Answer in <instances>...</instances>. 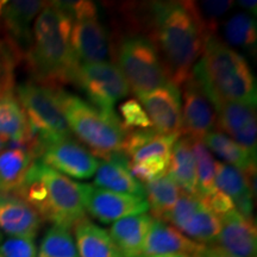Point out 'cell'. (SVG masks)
<instances>
[{"label":"cell","mask_w":257,"mask_h":257,"mask_svg":"<svg viewBox=\"0 0 257 257\" xmlns=\"http://www.w3.org/2000/svg\"><path fill=\"white\" fill-rule=\"evenodd\" d=\"M144 22L167 78L180 88L202 54L205 40L198 22L185 2L152 3Z\"/></svg>","instance_id":"cell-1"},{"label":"cell","mask_w":257,"mask_h":257,"mask_svg":"<svg viewBox=\"0 0 257 257\" xmlns=\"http://www.w3.org/2000/svg\"><path fill=\"white\" fill-rule=\"evenodd\" d=\"M72 18L61 2L47 3L32 25V42L25 56L37 83L62 87L72 82L79 63L74 56Z\"/></svg>","instance_id":"cell-2"},{"label":"cell","mask_w":257,"mask_h":257,"mask_svg":"<svg viewBox=\"0 0 257 257\" xmlns=\"http://www.w3.org/2000/svg\"><path fill=\"white\" fill-rule=\"evenodd\" d=\"M12 194L23 199L42 220L49 221L53 226L70 230L86 217L83 184L51 169L41 160L32 162Z\"/></svg>","instance_id":"cell-3"},{"label":"cell","mask_w":257,"mask_h":257,"mask_svg":"<svg viewBox=\"0 0 257 257\" xmlns=\"http://www.w3.org/2000/svg\"><path fill=\"white\" fill-rule=\"evenodd\" d=\"M191 76L204 93L256 107V79L248 61L217 35L205 40Z\"/></svg>","instance_id":"cell-4"},{"label":"cell","mask_w":257,"mask_h":257,"mask_svg":"<svg viewBox=\"0 0 257 257\" xmlns=\"http://www.w3.org/2000/svg\"><path fill=\"white\" fill-rule=\"evenodd\" d=\"M56 94L72 134L91 148L93 155L110 160L123 154L126 131L117 113H106L62 87H56Z\"/></svg>","instance_id":"cell-5"},{"label":"cell","mask_w":257,"mask_h":257,"mask_svg":"<svg viewBox=\"0 0 257 257\" xmlns=\"http://www.w3.org/2000/svg\"><path fill=\"white\" fill-rule=\"evenodd\" d=\"M112 59L138 98L170 83L155 46L144 34L131 32L117 40Z\"/></svg>","instance_id":"cell-6"},{"label":"cell","mask_w":257,"mask_h":257,"mask_svg":"<svg viewBox=\"0 0 257 257\" xmlns=\"http://www.w3.org/2000/svg\"><path fill=\"white\" fill-rule=\"evenodd\" d=\"M16 93L41 155L49 144L72 138L73 134L57 99L56 87L25 82L18 86Z\"/></svg>","instance_id":"cell-7"},{"label":"cell","mask_w":257,"mask_h":257,"mask_svg":"<svg viewBox=\"0 0 257 257\" xmlns=\"http://www.w3.org/2000/svg\"><path fill=\"white\" fill-rule=\"evenodd\" d=\"M72 18V48L78 63L105 62L112 57L108 31L99 19L93 2H61Z\"/></svg>","instance_id":"cell-8"},{"label":"cell","mask_w":257,"mask_h":257,"mask_svg":"<svg viewBox=\"0 0 257 257\" xmlns=\"http://www.w3.org/2000/svg\"><path fill=\"white\" fill-rule=\"evenodd\" d=\"M72 82L85 93L89 104L108 114H115V104L130 93L119 68L108 61L80 63Z\"/></svg>","instance_id":"cell-9"},{"label":"cell","mask_w":257,"mask_h":257,"mask_svg":"<svg viewBox=\"0 0 257 257\" xmlns=\"http://www.w3.org/2000/svg\"><path fill=\"white\" fill-rule=\"evenodd\" d=\"M217 115V127L250 153L256 155V107L238 101L225 100L205 93Z\"/></svg>","instance_id":"cell-10"},{"label":"cell","mask_w":257,"mask_h":257,"mask_svg":"<svg viewBox=\"0 0 257 257\" xmlns=\"http://www.w3.org/2000/svg\"><path fill=\"white\" fill-rule=\"evenodd\" d=\"M86 212L102 224H113L123 218L149 211L146 198L123 194L83 184Z\"/></svg>","instance_id":"cell-11"},{"label":"cell","mask_w":257,"mask_h":257,"mask_svg":"<svg viewBox=\"0 0 257 257\" xmlns=\"http://www.w3.org/2000/svg\"><path fill=\"white\" fill-rule=\"evenodd\" d=\"M40 160L64 176L81 180L94 176L100 163L88 149L73 138L49 144L43 150Z\"/></svg>","instance_id":"cell-12"},{"label":"cell","mask_w":257,"mask_h":257,"mask_svg":"<svg viewBox=\"0 0 257 257\" xmlns=\"http://www.w3.org/2000/svg\"><path fill=\"white\" fill-rule=\"evenodd\" d=\"M142 107L159 135H181V99L180 91L173 83L141 95Z\"/></svg>","instance_id":"cell-13"},{"label":"cell","mask_w":257,"mask_h":257,"mask_svg":"<svg viewBox=\"0 0 257 257\" xmlns=\"http://www.w3.org/2000/svg\"><path fill=\"white\" fill-rule=\"evenodd\" d=\"M181 88L184 100L181 105L182 136L202 140L213 128L216 130V112L200 86L191 75Z\"/></svg>","instance_id":"cell-14"},{"label":"cell","mask_w":257,"mask_h":257,"mask_svg":"<svg viewBox=\"0 0 257 257\" xmlns=\"http://www.w3.org/2000/svg\"><path fill=\"white\" fill-rule=\"evenodd\" d=\"M47 3L40 0L6 2L3 10V27L16 55L27 56L32 42V23Z\"/></svg>","instance_id":"cell-15"},{"label":"cell","mask_w":257,"mask_h":257,"mask_svg":"<svg viewBox=\"0 0 257 257\" xmlns=\"http://www.w3.org/2000/svg\"><path fill=\"white\" fill-rule=\"evenodd\" d=\"M219 218L220 232L214 244L238 257H257L255 220L236 208Z\"/></svg>","instance_id":"cell-16"},{"label":"cell","mask_w":257,"mask_h":257,"mask_svg":"<svg viewBox=\"0 0 257 257\" xmlns=\"http://www.w3.org/2000/svg\"><path fill=\"white\" fill-rule=\"evenodd\" d=\"M37 212L12 193L0 192V231L11 237L35 238L42 224Z\"/></svg>","instance_id":"cell-17"},{"label":"cell","mask_w":257,"mask_h":257,"mask_svg":"<svg viewBox=\"0 0 257 257\" xmlns=\"http://www.w3.org/2000/svg\"><path fill=\"white\" fill-rule=\"evenodd\" d=\"M202 244L189 239L181 231L166 221L154 218L144 243L143 257L153 255H184L193 257Z\"/></svg>","instance_id":"cell-18"},{"label":"cell","mask_w":257,"mask_h":257,"mask_svg":"<svg viewBox=\"0 0 257 257\" xmlns=\"http://www.w3.org/2000/svg\"><path fill=\"white\" fill-rule=\"evenodd\" d=\"M128 159L124 154H115L110 160L99 163L93 186L123 194L146 197L144 185L141 184L127 168Z\"/></svg>","instance_id":"cell-19"},{"label":"cell","mask_w":257,"mask_h":257,"mask_svg":"<svg viewBox=\"0 0 257 257\" xmlns=\"http://www.w3.org/2000/svg\"><path fill=\"white\" fill-rule=\"evenodd\" d=\"M150 214H135L114 221L111 225V238L124 257H143L144 243L152 227Z\"/></svg>","instance_id":"cell-20"},{"label":"cell","mask_w":257,"mask_h":257,"mask_svg":"<svg viewBox=\"0 0 257 257\" xmlns=\"http://www.w3.org/2000/svg\"><path fill=\"white\" fill-rule=\"evenodd\" d=\"M74 240L79 257H124L107 230L88 219H80L74 225Z\"/></svg>","instance_id":"cell-21"},{"label":"cell","mask_w":257,"mask_h":257,"mask_svg":"<svg viewBox=\"0 0 257 257\" xmlns=\"http://www.w3.org/2000/svg\"><path fill=\"white\" fill-rule=\"evenodd\" d=\"M0 137L6 141L27 144L32 156L36 155V143L23 108L14 94L0 98Z\"/></svg>","instance_id":"cell-22"},{"label":"cell","mask_w":257,"mask_h":257,"mask_svg":"<svg viewBox=\"0 0 257 257\" xmlns=\"http://www.w3.org/2000/svg\"><path fill=\"white\" fill-rule=\"evenodd\" d=\"M167 174L182 192L197 195V163L189 137L181 136L175 142Z\"/></svg>","instance_id":"cell-23"},{"label":"cell","mask_w":257,"mask_h":257,"mask_svg":"<svg viewBox=\"0 0 257 257\" xmlns=\"http://www.w3.org/2000/svg\"><path fill=\"white\" fill-rule=\"evenodd\" d=\"M216 188L232 200L236 210L243 216L252 218V194L243 172L225 163H217Z\"/></svg>","instance_id":"cell-24"},{"label":"cell","mask_w":257,"mask_h":257,"mask_svg":"<svg viewBox=\"0 0 257 257\" xmlns=\"http://www.w3.org/2000/svg\"><path fill=\"white\" fill-rule=\"evenodd\" d=\"M202 142L211 153L224 161L225 165L232 166L239 169L240 172H245L250 167L256 165L255 154L250 153L249 150L234 142L232 138L217 128L205 135Z\"/></svg>","instance_id":"cell-25"},{"label":"cell","mask_w":257,"mask_h":257,"mask_svg":"<svg viewBox=\"0 0 257 257\" xmlns=\"http://www.w3.org/2000/svg\"><path fill=\"white\" fill-rule=\"evenodd\" d=\"M146 201L148 207L152 211L153 218L165 220L168 213L174 207L180 195L182 194L181 188L173 181L168 174L160 176L149 184L144 185Z\"/></svg>","instance_id":"cell-26"},{"label":"cell","mask_w":257,"mask_h":257,"mask_svg":"<svg viewBox=\"0 0 257 257\" xmlns=\"http://www.w3.org/2000/svg\"><path fill=\"white\" fill-rule=\"evenodd\" d=\"M225 43L230 48H239L255 53L257 41L256 21L246 12L231 16L223 25Z\"/></svg>","instance_id":"cell-27"},{"label":"cell","mask_w":257,"mask_h":257,"mask_svg":"<svg viewBox=\"0 0 257 257\" xmlns=\"http://www.w3.org/2000/svg\"><path fill=\"white\" fill-rule=\"evenodd\" d=\"M35 159L22 149H5L0 153V180L5 193H12L23 181Z\"/></svg>","instance_id":"cell-28"},{"label":"cell","mask_w":257,"mask_h":257,"mask_svg":"<svg viewBox=\"0 0 257 257\" xmlns=\"http://www.w3.org/2000/svg\"><path fill=\"white\" fill-rule=\"evenodd\" d=\"M191 146L197 163V197L204 198L216 191L217 163L202 140L191 138Z\"/></svg>","instance_id":"cell-29"},{"label":"cell","mask_w":257,"mask_h":257,"mask_svg":"<svg viewBox=\"0 0 257 257\" xmlns=\"http://www.w3.org/2000/svg\"><path fill=\"white\" fill-rule=\"evenodd\" d=\"M187 8L194 16L202 32L204 40L216 31L220 19L230 11L233 6L232 0H205V2H185Z\"/></svg>","instance_id":"cell-30"},{"label":"cell","mask_w":257,"mask_h":257,"mask_svg":"<svg viewBox=\"0 0 257 257\" xmlns=\"http://www.w3.org/2000/svg\"><path fill=\"white\" fill-rule=\"evenodd\" d=\"M220 218L201 201L200 207L193 214L192 219L182 230V233L202 245H211L216 243L220 232Z\"/></svg>","instance_id":"cell-31"},{"label":"cell","mask_w":257,"mask_h":257,"mask_svg":"<svg viewBox=\"0 0 257 257\" xmlns=\"http://www.w3.org/2000/svg\"><path fill=\"white\" fill-rule=\"evenodd\" d=\"M37 257H79L75 240L69 230L51 226L42 239Z\"/></svg>","instance_id":"cell-32"},{"label":"cell","mask_w":257,"mask_h":257,"mask_svg":"<svg viewBox=\"0 0 257 257\" xmlns=\"http://www.w3.org/2000/svg\"><path fill=\"white\" fill-rule=\"evenodd\" d=\"M181 135H159L137 149L130 156L131 162H142L147 160H170L173 147Z\"/></svg>","instance_id":"cell-33"},{"label":"cell","mask_w":257,"mask_h":257,"mask_svg":"<svg viewBox=\"0 0 257 257\" xmlns=\"http://www.w3.org/2000/svg\"><path fill=\"white\" fill-rule=\"evenodd\" d=\"M119 111V120L121 126L126 133L135 130H148L153 128V124L144 111L142 105L136 99H128L121 102L118 107Z\"/></svg>","instance_id":"cell-34"},{"label":"cell","mask_w":257,"mask_h":257,"mask_svg":"<svg viewBox=\"0 0 257 257\" xmlns=\"http://www.w3.org/2000/svg\"><path fill=\"white\" fill-rule=\"evenodd\" d=\"M200 205L201 200L197 195L187 194V193L182 192V194L180 195L179 200L176 201L174 207L172 208V211L169 212L168 216L166 217V219L163 221L170 224L175 229L182 232V230L185 229L188 221L192 219L193 214L197 212Z\"/></svg>","instance_id":"cell-35"},{"label":"cell","mask_w":257,"mask_h":257,"mask_svg":"<svg viewBox=\"0 0 257 257\" xmlns=\"http://www.w3.org/2000/svg\"><path fill=\"white\" fill-rule=\"evenodd\" d=\"M169 161L147 160L142 162H127V168L141 184H149L160 176L167 174Z\"/></svg>","instance_id":"cell-36"},{"label":"cell","mask_w":257,"mask_h":257,"mask_svg":"<svg viewBox=\"0 0 257 257\" xmlns=\"http://www.w3.org/2000/svg\"><path fill=\"white\" fill-rule=\"evenodd\" d=\"M0 257H37L35 238L10 237L0 243Z\"/></svg>","instance_id":"cell-37"},{"label":"cell","mask_w":257,"mask_h":257,"mask_svg":"<svg viewBox=\"0 0 257 257\" xmlns=\"http://www.w3.org/2000/svg\"><path fill=\"white\" fill-rule=\"evenodd\" d=\"M14 55L0 44V98L14 94Z\"/></svg>","instance_id":"cell-38"},{"label":"cell","mask_w":257,"mask_h":257,"mask_svg":"<svg viewBox=\"0 0 257 257\" xmlns=\"http://www.w3.org/2000/svg\"><path fill=\"white\" fill-rule=\"evenodd\" d=\"M199 199H200L205 206L210 208V210L213 212V213H216L218 217L224 216V214L229 213V212L236 208L232 200H231L227 195H225L223 192L218 191V189H216L213 193H211L207 197Z\"/></svg>","instance_id":"cell-39"},{"label":"cell","mask_w":257,"mask_h":257,"mask_svg":"<svg viewBox=\"0 0 257 257\" xmlns=\"http://www.w3.org/2000/svg\"><path fill=\"white\" fill-rule=\"evenodd\" d=\"M193 257H238V256L226 251V250L216 245V244H211V245H202L201 249L199 250V251Z\"/></svg>","instance_id":"cell-40"},{"label":"cell","mask_w":257,"mask_h":257,"mask_svg":"<svg viewBox=\"0 0 257 257\" xmlns=\"http://www.w3.org/2000/svg\"><path fill=\"white\" fill-rule=\"evenodd\" d=\"M238 4L240 8L248 10L249 15L256 16L257 12V2L256 0H239Z\"/></svg>","instance_id":"cell-41"},{"label":"cell","mask_w":257,"mask_h":257,"mask_svg":"<svg viewBox=\"0 0 257 257\" xmlns=\"http://www.w3.org/2000/svg\"><path fill=\"white\" fill-rule=\"evenodd\" d=\"M6 143H8V141H6L5 138L0 137V153L4 152V150L6 149Z\"/></svg>","instance_id":"cell-42"},{"label":"cell","mask_w":257,"mask_h":257,"mask_svg":"<svg viewBox=\"0 0 257 257\" xmlns=\"http://www.w3.org/2000/svg\"><path fill=\"white\" fill-rule=\"evenodd\" d=\"M144 257H187L184 255H153V256H144Z\"/></svg>","instance_id":"cell-43"},{"label":"cell","mask_w":257,"mask_h":257,"mask_svg":"<svg viewBox=\"0 0 257 257\" xmlns=\"http://www.w3.org/2000/svg\"><path fill=\"white\" fill-rule=\"evenodd\" d=\"M6 4L5 0H0V17H2V14H3V10H4V6Z\"/></svg>","instance_id":"cell-44"},{"label":"cell","mask_w":257,"mask_h":257,"mask_svg":"<svg viewBox=\"0 0 257 257\" xmlns=\"http://www.w3.org/2000/svg\"><path fill=\"white\" fill-rule=\"evenodd\" d=\"M0 192H4V186H3L2 180H0Z\"/></svg>","instance_id":"cell-45"},{"label":"cell","mask_w":257,"mask_h":257,"mask_svg":"<svg viewBox=\"0 0 257 257\" xmlns=\"http://www.w3.org/2000/svg\"><path fill=\"white\" fill-rule=\"evenodd\" d=\"M3 240H4V236H3V232H2V231H0V243H2Z\"/></svg>","instance_id":"cell-46"}]
</instances>
